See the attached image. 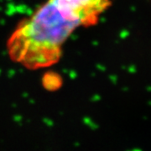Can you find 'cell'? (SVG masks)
<instances>
[{
  "label": "cell",
  "instance_id": "1",
  "mask_svg": "<svg viewBox=\"0 0 151 151\" xmlns=\"http://www.w3.org/2000/svg\"><path fill=\"white\" fill-rule=\"evenodd\" d=\"M112 1L48 0L11 35L10 57L30 69L54 64L73 31L97 24Z\"/></svg>",
  "mask_w": 151,
  "mask_h": 151
}]
</instances>
